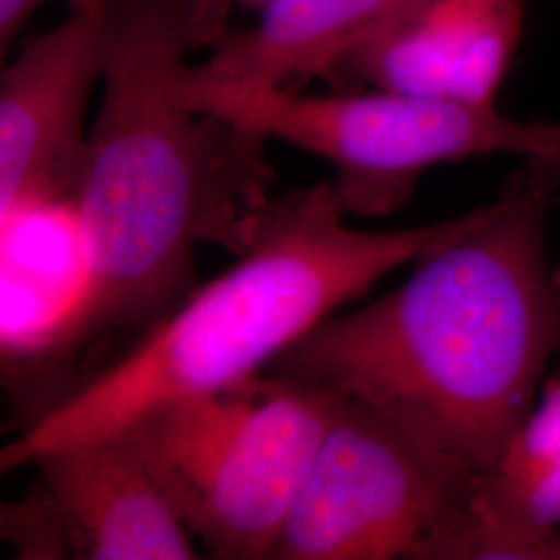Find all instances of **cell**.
Instances as JSON below:
<instances>
[{"label":"cell","mask_w":560,"mask_h":560,"mask_svg":"<svg viewBox=\"0 0 560 560\" xmlns=\"http://www.w3.org/2000/svg\"><path fill=\"white\" fill-rule=\"evenodd\" d=\"M4 365L57 358L85 339L92 266L73 198L0 217Z\"/></svg>","instance_id":"obj_11"},{"label":"cell","mask_w":560,"mask_h":560,"mask_svg":"<svg viewBox=\"0 0 560 560\" xmlns=\"http://www.w3.org/2000/svg\"><path fill=\"white\" fill-rule=\"evenodd\" d=\"M52 0H0V55L7 59L9 50L20 38L21 30L32 21L42 7L50 4ZM106 0H67L69 9L81 7H96Z\"/></svg>","instance_id":"obj_14"},{"label":"cell","mask_w":560,"mask_h":560,"mask_svg":"<svg viewBox=\"0 0 560 560\" xmlns=\"http://www.w3.org/2000/svg\"><path fill=\"white\" fill-rule=\"evenodd\" d=\"M342 393L277 374L166 402L119 434L219 559H268Z\"/></svg>","instance_id":"obj_4"},{"label":"cell","mask_w":560,"mask_h":560,"mask_svg":"<svg viewBox=\"0 0 560 560\" xmlns=\"http://www.w3.org/2000/svg\"><path fill=\"white\" fill-rule=\"evenodd\" d=\"M538 164H540L541 168L548 173V177L552 179L555 183V187H557V196H560V148L552 154V156H548V159H538Z\"/></svg>","instance_id":"obj_15"},{"label":"cell","mask_w":560,"mask_h":560,"mask_svg":"<svg viewBox=\"0 0 560 560\" xmlns=\"http://www.w3.org/2000/svg\"><path fill=\"white\" fill-rule=\"evenodd\" d=\"M179 0H108L101 110L73 191L92 266L85 339L148 330L189 295L194 252H240L270 198L268 140L185 101Z\"/></svg>","instance_id":"obj_2"},{"label":"cell","mask_w":560,"mask_h":560,"mask_svg":"<svg viewBox=\"0 0 560 560\" xmlns=\"http://www.w3.org/2000/svg\"><path fill=\"white\" fill-rule=\"evenodd\" d=\"M2 536L18 546L20 559H73L67 527L44 486L27 501L2 506Z\"/></svg>","instance_id":"obj_12"},{"label":"cell","mask_w":560,"mask_h":560,"mask_svg":"<svg viewBox=\"0 0 560 560\" xmlns=\"http://www.w3.org/2000/svg\"><path fill=\"white\" fill-rule=\"evenodd\" d=\"M480 476L418 421L342 395L268 559L439 560Z\"/></svg>","instance_id":"obj_5"},{"label":"cell","mask_w":560,"mask_h":560,"mask_svg":"<svg viewBox=\"0 0 560 560\" xmlns=\"http://www.w3.org/2000/svg\"><path fill=\"white\" fill-rule=\"evenodd\" d=\"M523 27L525 0H411L340 62L330 83L497 108Z\"/></svg>","instance_id":"obj_8"},{"label":"cell","mask_w":560,"mask_h":560,"mask_svg":"<svg viewBox=\"0 0 560 560\" xmlns=\"http://www.w3.org/2000/svg\"><path fill=\"white\" fill-rule=\"evenodd\" d=\"M272 0H179L180 11L196 48H214L229 32V20L237 9L260 11Z\"/></svg>","instance_id":"obj_13"},{"label":"cell","mask_w":560,"mask_h":560,"mask_svg":"<svg viewBox=\"0 0 560 560\" xmlns=\"http://www.w3.org/2000/svg\"><path fill=\"white\" fill-rule=\"evenodd\" d=\"M555 198L548 173L525 161L476 229L381 300L318 324L272 374L393 407L486 474L560 351Z\"/></svg>","instance_id":"obj_1"},{"label":"cell","mask_w":560,"mask_h":560,"mask_svg":"<svg viewBox=\"0 0 560 560\" xmlns=\"http://www.w3.org/2000/svg\"><path fill=\"white\" fill-rule=\"evenodd\" d=\"M194 106L330 162L342 210L361 219L402 210L423 173L439 164L494 154L538 161L560 148V125L374 88L335 94L268 90Z\"/></svg>","instance_id":"obj_6"},{"label":"cell","mask_w":560,"mask_h":560,"mask_svg":"<svg viewBox=\"0 0 560 560\" xmlns=\"http://www.w3.org/2000/svg\"><path fill=\"white\" fill-rule=\"evenodd\" d=\"M106 2L69 9L23 44L0 78V217L73 198L88 145L85 115L106 59Z\"/></svg>","instance_id":"obj_7"},{"label":"cell","mask_w":560,"mask_h":560,"mask_svg":"<svg viewBox=\"0 0 560 560\" xmlns=\"http://www.w3.org/2000/svg\"><path fill=\"white\" fill-rule=\"evenodd\" d=\"M488 208L423 226L363 231L345 222L332 183L272 198L233 268L189 293L122 358L50 405L2 448L0 469L119 434L161 405L258 376L342 303L476 229Z\"/></svg>","instance_id":"obj_3"},{"label":"cell","mask_w":560,"mask_h":560,"mask_svg":"<svg viewBox=\"0 0 560 560\" xmlns=\"http://www.w3.org/2000/svg\"><path fill=\"white\" fill-rule=\"evenodd\" d=\"M34 463L75 559H198L191 532L127 434L65 444Z\"/></svg>","instance_id":"obj_9"},{"label":"cell","mask_w":560,"mask_h":560,"mask_svg":"<svg viewBox=\"0 0 560 560\" xmlns=\"http://www.w3.org/2000/svg\"><path fill=\"white\" fill-rule=\"evenodd\" d=\"M411 0H272L260 18L226 32L210 59L187 67L180 92L191 104L300 90L301 83L330 81L337 67L372 38Z\"/></svg>","instance_id":"obj_10"}]
</instances>
